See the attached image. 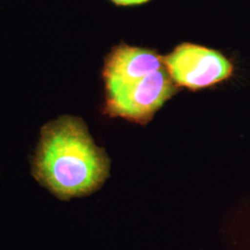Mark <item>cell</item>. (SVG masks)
Instances as JSON below:
<instances>
[{
	"instance_id": "cell-1",
	"label": "cell",
	"mask_w": 250,
	"mask_h": 250,
	"mask_svg": "<svg viewBox=\"0 0 250 250\" xmlns=\"http://www.w3.org/2000/svg\"><path fill=\"white\" fill-rule=\"evenodd\" d=\"M36 181L61 200L89 196L109 175V160L84 123L62 116L45 125L32 161Z\"/></svg>"
},
{
	"instance_id": "cell-2",
	"label": "cell",
	"mask_w": 250,
	"mask_h": 250,
	"mask_svg": "<svg viewBox=\"0 0 250 250\" xmlns=\"http://www.w3.org/2000/svg\"><path fill=\"white\" fill-rule=\"evenodd\" d=\"M171 80L169 72L163 67L141 80L108 92L105 111L109 116L146 124L175 93Z\"/></svg>"
},
{
	"instance_id": "cell-3",
	"label": "cell",
	"mask_w": 250,
	"mask_h": 250,
	"mask_svg": "<svg viewBox=\"0 0 250 250\" xmlns=\"http://www.w3.org/2000/svg\"><path fill=\"white\" fill-rule=\"evenodd\" d=\"M170 78L190 89L210 86L232 75L233 65L223 54L204 46L183 44L163 58Z\"/></svg>"
},
{
	"instance_id": "cell-4",
	"label": "cell",
	"mask_w": 250,
	"mask_h": 250,
	"mask_svg": "<svg viewBox=\"0 0 250 250\" xmlns=\"http://www.w3.org/2000/svg\"><path fill=\"white\" fill-rule=\"evenodd\" d=\"M164 67L163 58L151 50L118 45L108 54L103 70L106 91L112 92L141 80Z\"/></svg>"
},
{
	"instance_id": "cell-5",
	"label": "cell",
	"mask_w": 250,
	"mask_h": 250,
	"mask_svg": "<svg viewBox=\"0 0 250 250\" xmlns=\"http://www.w3.org/2000/svg\"><path fill=\"white\" fill-rule=\"evenodd\" d=\"M110 1L120 6H132V5L144 4L149 0H110Z\"/></svg>"
}]
</instances>
